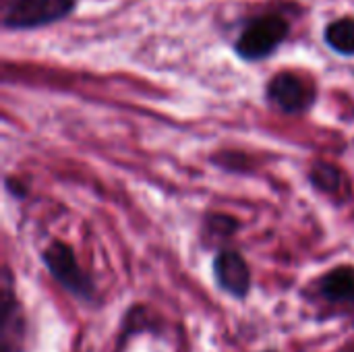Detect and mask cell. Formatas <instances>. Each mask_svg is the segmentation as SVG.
<instances>
[{
    "label": "cell",
    "mask_w": 354,
    "mask_h": 352,
    "mask_svg": "<svg viewBox=\"0 0 354 352\" xmlns=\"http://www.w3.org/2000/svg\"><path fill=\"white\" fill-rule=\"evenodd\" d=\"M41 261H44L46 270L52 274V278L60 286H64L71 295H75L81 301H91L93 299V295H95L93 282L79 268L77 257H75L73 249L66 243H62V241L50 243L41 251Z\"/></svg>",
    "instance_id": "obj_1"
},
{
    "label": "cell",
    "mask_w": 354,
    "mask_h": 352,
    "mask_svg": "<svg viewBox=\"0 0 354 352\" xmlns=\"http://www.w3.org/2000/svg\"><path fill=\"white\" fill-rule=\"evenodd\" d=\"M326 41L338 54L353 56L354 54V17H342L328 25Z\"/></svg>",
    "instance_id": "obj_7"
},
{
    "label": "cell",
    "mask_w": 354,
    "mask_h": 352,
    "mask_svg": "<svg viewBox=\"0 0 354 352\" xmlns=\"http://www.w3.org/2000/svg\"><path fill=\"white\" fill-rule=\"evenodd\" d=\"M214 276L218 286L236 297L245 299L251 290V270L243 255L236 251H220L214 259Z\"/></svg>",
    "instance_id": "obj_5"
},
{
    "label": "cell",
    "mask_w": 354,
    "mask_h": 352,
    "mask_svg": "<svg viewBox=\"0 0 354 352\" xmlns=\"http://www.w3.org/2000/svg\"><path fill=\"white\" fill-rule=\"evenodd\" d=\"M75 6V0H12L4 12L6 29H31L41 27L66 17Z\"/></svg>",
    "instance_id": "obj_3"
},
{
    "label": "cell",
    "mask_w": 354,
    "mask_h": 352,
    "mask_svg": "<svg viewBox=\"0 0 354 352\" xmlns=\"http://www.w3.org/2000/svg\"><path fill=\"white\" fill-rule=\"evenodd\" d=\"M266 352H274V351H266Z\"/></svg>",
    "instance_id": "obj_9"
},
{
    "label": "cell",
    "mask_w": 354,
    "mask_h": 352,
    "mask_svg": "<svg viewBox=\"0 0 354 352\" xmlns=\"http://www.w3.org/2000/svg\"><path fill=\"white\" fill-rule=\"evenodd\" d=\"M268 98L282 112L299 114L315 102V89L295 73H278L268 85Z\"/></svg>",
    "instance_id": "obj_4"
},
{
    "label": "cell",
    "mask_w": 354,
    "mask_h": 352,
    "mask_svg": "<svg viewBox=\"0 0 354 352\" xmlns=\"http://www.w3.org/2000/svg\"><path fill=\"white\" fill-rule=\"evenodd\" d=\"M288 35V23L278 15H266L251 21L236 39V52L245 60L270 56Z\"/></svg>",
    "instance_id": "obj_2"
},
{
    "label": "cell",
    "mask_w": 354,
    "mask_h": 352,
    "mask_svg": "<svg viewBox=\"0 0 354 352\" xmlns=\"http://www.w3.org/2000/svg\"><path fill=\"white\" fill-rule=\"evenodd\" d=\"M319 293L330 303H354V268L338 266L319 280Z\"/></svg>",
    "instance_id": "obj_6"
},
{
    "label": "cell",
    "mask_w": 354,
    "mask_h": 352,
    "mask_svg": "<svg viewBox=\"0 0 354 352\" xmlns=\"http://www.w3.org/2000/svg\"><path fill=\"white\" fill-rule=\"evenodd\" d=\"M311 183L326 193H338L342 187V172L326 162H319L311 168Z\"/></svg>",
    "instance_id": "obj_8"
}]
</instances>
